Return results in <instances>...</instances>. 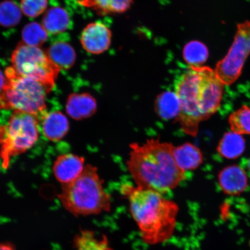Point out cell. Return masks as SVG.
<instances>
[{"label":"cell","mask_w":250,"mask_h":250,"mask_svg":"<svg viewBox=\"0 0 250 250\" xmlns=\"http://www.w3.org/2000/svg\"><path fill=\"white\" fill-rule=\"evenodd\" d=\"M224 86L215 70L206 66H190L178 78L174 92L180 109L176 120L187 135L196 137L200 124L218 111Z\"/></svg>","instance_id":"cell-1"},{"label":"cell","mask_w":250,"mask_h":250,"mask_svg":"<svg viewBox=\"0 0 250 250\" xmlns=\"http://www.w3.org/2000/svg\"><path fill=\"white\" fill-rule=\"evenodd\" d=\"M130 148L127 167L137 187L163 195L186 179V171L175 160L173 144L151 139L143 144H130Z\"/></svg>","instance_id":"cell-2"},{"label":"cell","mask_w":250,"mask_h":250,"mask_svg":"<svg viewBox=\"0 0 250 250\" xmlns=\"http://www.w3.org/2000/svg\"><path fill=\"white\" fill-rule=\"evenodd\" d=\"M121 192L129 200L130 214L144 242L155 246L171 238L179 211L176 203L161 193L137 186L125 184Z\"/></svg>","instance_id":"cell-3"},{"label":"cell","mask_w":250,"mask_h":250,"mask_svg":"<svg viewBox=\"0 0 250 250\" xmlns=\"http://www.w3.org/2000/svg\"><path fill=\"white\" fill-rule=\"evenodd\" d=\"M59 199L75 216L98 215L111 209V196L104 190L98 168L90 165L76 180L62 186Z\"/></svg>","instance_id":"cell-4"},{"label":"cell","mask_w":250,"mask_h":250,"mask_svg":"<svg viewBox=\"0 0 250 250\" xmlns=\"http://www.w3.org/2000/svg\"><path fill=\"white\" fill-rule=\"evenodd\" d=\"M7 83L1 98L0 110L12 109L39 116L46 107L47 94L51 91L36 80L20 76L14 68L5 71Z\"/></svg>","instance_id":"cell-5"},{"label":"cell","mask_w":250,"mask_h":250,"mask_svg":"<svg viewBox=\"0 0 250 250\" xmlns=\"http://www.w3.org/2000/svg\"><path fill=\"white\" fill-rule=\"evenodd\" d=\"M39 135L38 116L14 111L7 123L0 125V159L2 168L7 169L12 158L32 148Z\"/></svg>","instance_id":"cell-6"},{"label":"cell","mask_w":250,"mask_h":250,"mask_svg":"<svg viewBox=\"0 0 250 250\" xmlns=\"http://www.w3.org/2000/svg\"><path fill=\"white\" fill-rule=\"evenodd\" d=\"M12 67L20 76L42 83L51 90L60 68L39 47L20 43L12 54Z\"/></svg>","instance_id":"cell-7"},{"label":"cell","mask_w":250,"mask_h":250,"mask_svg":"<svg viewBox=\"0 0 250 250\" xmlns=\"http://www.w3.org/2000/svg\"><path fill=\"white\" fill-rule=\"evenodd\" d=\"M250 54V21L238 25L227 55L218 62L215 72L225 85L235 82Z\"/></svg>","instance_id":"cell-8"},{"label":"cell","mask_w":250,"mask_h":250,"mask_svg":"<svg viewBox=\"0 0 250 250\" xmlns=\"http://www.w3.org/2000/svg\"><path fill=\"white\" fill-rule=\"evenodd\" d=\"M112 33L101 22L90 23L81 34V42L84 49L90 54L98 55L107 51L110 46Z\"/></svg>","instance_id":"cell-9"},{"label":"cell","mask_w":250,"mask_h":250,"mask_svg":"<svg viewBox=\"0 0 250 250\" xmlns=\"http://www.w3.org/2000/svg\"><path fill=\"white\" fill-rule=\"evenodd\" d=\"M84 158L73 154L59 156L53 166V172L56 179L62 186L67 185L82 174L84 168Z\"/></svg>","instance_id":"cell-10"},{"label":"cell","mask_w":250,"mask_h":250,"mask_svg":"<svg viewBox=\"0 0 250 250\" xmlns=\"http://www.w3.org/2000/svg\"><path fill=\"white\" fill-rule=\"evenodd\" d=\"M218 179L221 189L229 195L240 194L248 185L246 172L237 165L225 167L219 173Z\"/></svg>","instance_id":"cell-11"},{"label":"cell","mask_w":250,"mask_h":250,"mask_svg":"<svg viewBox=\"0 0 250 250\" xmlns=\"http://www.w3.org/2000/svg\"><path fill=\"white\" fill-rule=\"evenodd\" d=\"M97 108L95 99L87 93L71 94L65 105L67 114L76 120L92 116L96 113Z\"/></svg>","instance_id":"cell-12"},{"label":"cell","mask_w":250,"mask_h":250,"mask_svg":"<svg viewBox=\"0 0 250 250\" xmlns=\"http://www.w3.org/2000/svg\"><path fill=\"white\" fill-rule=\"evenodd\" d=\"M43 135L51 142L63 139L69 130V123L65 115L60 111H53L43 116L42 124Z\"/></svg>","instance_id":"cell-13"},{"label":"cell","mask_w":250,"mask_h":250,"mask_svg":"<svg viewBox=\"0 0 250 250\" xmlns=\"http://www.w3.org/2000/svg\"><path fill=\"white\" fill-rule=\"evenodd\" d=\"M173 155L178 167L184 171L195 170L203 162L201 150L190 143L174 146Z\"/></svg>","instance_id":"cell-14"},{"label":"cell","mask_w":250,"mask_h":250,"mask_svg":"<svg viewBox=\"0 0 250 250\" xmlns=\"http://www.w3.org/2000/svg\"><path fill=\"white\" fill-rule=\"evenodd\" d=\"M79 4L104 15L124 13L133 4V0H79Z\"/></svg>","instance_id":"cell-15"},{"label":"cell","mask_w":250,"mask_h":250,"mask_svg":"<svg viewBox=\"0 0 250 250\" xmlns=\"http://www.w3.org/2000/svg\"><path fill=\"white\" fill-rule=\"evenodd\" d=\"M49 58L61 69H69L76 61V55L74 49L69 43L56 42L50 46L46 52Z\"/></svg>","instance_id":"cell-16"},{"label":"cell","mask_w":250,"mask_h":250,"mask_svg":"<svg viewBox=\"0 0 250 250\" xmlns=\"http://www.w3.org/2000/svg\"><path fill=\"white\" fill-rule=\"evenodd\" d=\"M74 250H114L109 246L107 237L96 235L90 230H82L74 239Z\"/></svg>","instance_id":"cell-17"},{"label":"cell","mask_w":250,"mask_h":250,"mask_svg":"<svg viewBox=\"0 0 250 250\" xmlns=\"http://www.w3.org/2000/svg\"><path fill=\"white\" fill-rule=\"evenodd\" d=\"M180 102L176 93L165 92L159 95L155 103V110L165 120L177 119L180 113Z\"/></svg>","instance_id":"cell-18"},{"label":"cell","mask_w":250,"mask_h":250,"mask_svg":"<svg viewBox=\"0 0 250 250\" xmlns=\"http://www.w3.org/2000/svg\"><path fill=\"white\" fill-rule=\"evenodd\" d=\"M245 146V140L241 134L232 131L225 134L220 140L217 151L222 157L235 159L243 154Z\"/></svg>","instance_id":"cell-19"},{"label":"cell","mask_w":250,"mask_h":250,"mask_svg":"<svg viewBox=\"0 0 250 250\" xmlns=\"http://www.w3.org/2000/svg\"><path fill=\"white\" fill-rule=\"evenodd\" d=\"M42 26L47 32L58 34L66 30L70 26V17L61 7H53L46 12L43 18Z\"/></svg>","instance_id":"cell-20"},{"label":"cell","mask_w":250,"mask_h":250,"mask_svg":"<svg viewBox=\"0 0 250 250\" xmlns=\"http://www.w3.org/2000/svg\"><path fill=\"white\" fill-rule=\"evenodd\" d=\"M184 60L190 66H202L208 57L207 47L201 42L193 41L186 44L183 50Z\"/></svg>","instance_id":"cell-21"},{"label":"cell","mask_w":250,"mask_h":250,"mask_svg":"<svg viewBox=\"0 0 250 250\" xmlns=\"http://www.w3.org/2000/svg\"><path fill=\"white\" fill-rule=\"evenodd\" d=\"M228 121L232 132L250 134V107L243 106L230 115Z\"/></svg>","instance_id":"cell-22"},{"label":"cell","mask_w":250,"mask_h":250,"mask_svg":"<svg viewBox=\"0 0 250 250\" xmlns=\"http://www.w3.org/2000/svg\"><path fill=\"white\" fill-rule=\"evenodd\" d=\"M48 32L42 25L36 22L27 24L22 31L23 43L27 45L39 47L46 42Z\"/></svg>","instance_id":"cell-23"},{"label":"cell","mask_w":250,"mask_h":250,"mask_svg":"<svg viewBox=\"0 0 250 250\" xmlns=\"http://www.w3.org/2000/svg\"><path fill=\"white\" fill-rule=\"evenodd\" d=\"M21 8L11 1H3L0 4V24L5 27L16 26L21 20Z\"/></svg>","instance_id":"cell-24"},{"label":"cell","mask_w":250,"mask_h":250,"mask_svg":"<svg viewBox=\"0 0 250 250\" xmlns=\"http://www.w3.org/2000/svg\"><path fill=\"white\" fill-rule=\"evenodd\" d=\"M47 7V0H21V8L30 18H36L43 13Z\"/></svg>","instance_id":"cell-25"},{"label":"cell","mask_w":250,"mask_h":250,"mask_svg":"<svg viewBox=\"0 0 250 250\" xmlns=\"http://www.w3.org/2000/svg\"><path fill=\"white\" fill-rule=\"evenodd\" d=\"M7 79L6 77L5 71L3 73L0 68V98L4 93L6 85H7Z\"/></svg>","instance_id":"cell-26"},{"label":"cell","mask_w":250,"mask_h":250,"mask_svg":"<svg viewBox=\"0 0 250 250\" xmlns=\"http://www.w3.org/2000/svg\"><path fill=\"white\" fill-rule=\"evenodd\" d=\"M0 250H17L12 244L8 242L0 243Z\"/></svg>","instance_id":"cell-27"},{"label":"cell","mask_w":250,"mask_h":250,"mask_svg":"<svg viewBox=\"0 0 250 250\" xmlns=\"http://www.w3.org/2000/svg\"><path fill=\"white\" fill-rule=\"evenodd\" d=\"M249 168L250 170V161H249Z\"/></svg>","instance_id":"cell-28"}]
</instances>
